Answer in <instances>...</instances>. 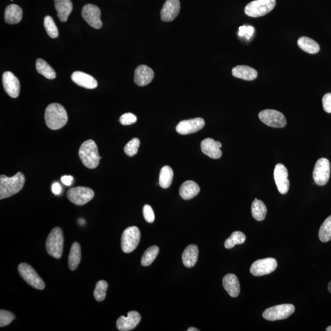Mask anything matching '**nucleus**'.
Returning <instances> with one entry per match:
<instances>
[{
  "label": "nucleus",
  "instance_id": "nucleus-46",
  "mask_svg": "<svg viewBox=\"0 0 331 331\" xmlns=\"http://www.w3.org/2000/svg\"><path fill=\"white\" fill-rule=\"evenodd\" d=\"M188 331H199V330L195 328H189L187 330Z\"/></svg>",
  "mask_w": 331,
  "mask_h": 331
},
{
  "label": "nucleus",
  "instance_id": "nucleus-41",
  "mask_svg": "<svg viewBox=\"0 0 331 331\" xmlns=\"http://www.w3.org/2000/svg\"><path fill=\"white\" fill-rule=\"evenodd\" d=\"M137 117L132 113H126L122 115L120 118V122L123 125H130L135 123Z\"/></svg>",
  "mask_w": 331,
  "mask_h": 331
},
{
  "label": "nucleus",
  "instance_id": "nucleus-11",
  "mask_svg": "<svg viewBox=\"0 0 331 331\" xmlns=\"http://www.w3.org/2000/svg\"><path fill=\"white\" fill-rule=\"evenodd\" d=\"M259 117L263 123L270 127L281 129L286 125L285 117L279 111L265 109L260 112Z\"/></svg>",
  "mask_w": 331,
  "mask_h": 331
},
{
  "label": "nucleus",
  "instance_id": "nucleus-34",
  "mask_svg": "<svg viewBox=\"0 0 331 331\" xmlns=\"http://www.w3.org/2000/svg\"><path fill=\"white\" fill-rule=\"evenodd\" d=\"M246 240V236L241 231H235L232 233L231 236L226 240L225 247L226 249H231L236 245L244 243Z\"/></svg>",
  "mask_w": 331,
  "mask_h": 331
},
{
  "label": "nucleus",
  "instance_id": "nucleus-36",
  "mask_svg": "<svg viewBox=\"0 0 331 331\" xmlns=\"http://www.w3.org/2000/svg\"><path fill=\"white\" fill-rule=\"evenodd\" d=\"M44 28L51 38H57L59 36V30L53 18L47 15L44 20Z\"/></svg>",
  "mask_w": 331,
  "mask_h": 331
},
{
  "label": "nucleus",
  "instance_id": "nucleus-14",
  "mask_svg": "<svg viewBox=\"0 0 331 331\" xmlns=\"http://www.w3.org/2000/svg\"><path fill=\"white\" fill-rule=\"evenodd\" d=\"M273 177L280 194L281 195L287 194L290 189V181L288 180V173L286 167L282 164H277L273 172Z\"/></svg>",
  "mask_w": 331,
  "mask_h": 331
},
{
  "label": "nucleus",
  "instance_id": "nucleus-47",
  "mask_svg": "<svg viewBox=\"0 0 331 331\" xmlns=\"http://www.w3.org/2000/svg\"><path fill=\"white\" fill-rule=\"evenodd\" d=\"M328 290H329L330 293H331V281H330L329 284H328Z\"/></svg>",
  "mask_w": 331,
  "mask_h": 331
},
{
  "label": "nucleus",
  "instance_id": "nucleus-35",
  "mask_svg": "<svg viewBox=\"0 0 331 331\" xmlns=\"http://www.w3.org/2000/svg\"><path fill=\"white\" fill-rule=\"evenodd\" d=\"M319 239L323 242H327L331 239V215L326 219L319 231Z\"/></svg>",
  "mask_w": 331,
  "mask_h": 331
},
{
  "label": "nucleus",
  "instance_id": "nucleus-17",
  "mask_svg": "<svg viewBox=\"0 0 331 331\" xmlns=\"http://www.w3.org/2000/svg\"><path fill=\"white\" fill-rule=\"evenodd\" d=\"M141 320V317L137 312L131 311L128 313L127 317L122 316L117 320V329L121 331H131L137 327Z\"/></svg>",
  "mask_w": 331,
  "mask_h": 331
},
{
  "label": "nucleus",
  "instance_id": "nucleus-15",
  "mask_svg": "<svg viewBox=\"0 0 331 331\" xmlns=\"http://www.w3.org/2000/svg\"><path fill=\"white\" fill-rule=\"evenodd\" d=\"M204 126V120L198 117V118L180 122L177 125L176 130L180 134L187 135L199 132Z\"/></svg>",
  "mask_w": 331,
  "mask_h": 331
},
{
  "label": "nucleus",
  "instance_id": "nucleus-9",
  "mask_svg": "<svg viewBox=\"0 0 331 331\" xmlns=\"http://www.w3.org/2000/svg\"><path fill=\"white\" fill-rule=\"evenodd\" d=\"M95 196L92 189L84 187L72 188L67 192L68 199L75 205H83L90 201Z\"/></svg>",
  "mask_w": 331,
  "mask_h": 331
},
{
  "label": "nucleus",
  "instance_id": "nucleus-19",
  "mask_svg": "<svg viewBox=\"0 0 331 331\" xmlns=\"http://www.w3.org/2000/svg\"><path fill=\"white\" fill-rule=\"evenodd\" d=\"M154 78V72L146 65H139L134 71V82L140 87L147 85Z\"/></svg>",
  "mask_w": 331,
  "mask_h": 331
},
{
  "label": "nucleus",
  "instance_id": "nucleus-13",
  "mask_svg": "<svg viewBox=\"0 0 331 331\" xmlns=\"http://www.w3.org/2000/svg\"><path fill=\"white\" fill-rule=\"evenodd\" d=\"M101 10L97 6L92 4L85 5L82 10L83 19L91 27L100 29L103 26L101 20Z\"/></svg>",
  "mask_w": 331,
  "mask_h": 331
},
{
  "label": "nucleus",
  "instance_id": "nucleus-18",
  "mask_svg": "<svg viewBox=\"0 0 331 331\" xmlns=\"http://www.w3.org/2000/svg\"><path fill=\"white\" fill-rule=\"evenodd\" d=\"M181 10L179 0H166L161 10V19L164 22H171L176 19Z\"/></svg>",
  "mask_w": 331,
  "mask_h": 331
},
{
  "label": "nucleus",
  "instance_id": "nucleus-30",
  "mask_svg": "<svg viewBox=\"0 0 331 331\" xmlns=\"http://www.w3.org/2000/svg\"><path fill=\"white\" fill-rule=\"evenodd\" d=\"M252 214L253 217L257 221L265 220L267 213V208L264 202L257 198L253 202L252 205Z\"/></svg>",
  "mask_w": 331,
  "mask_h": 331
},
{
  "label": "nucleus",
  "instance_id": "nucleus-40",
  "mask_svg": "<svg viewBox=\"0 0 331 331\" xmlns=\"http://www.w3.org/2000/svg\"><path fill=\"white\" fill-rule=\"evenodd\" d=\"M143 215L148 223H152L155 220V213L150 205L145 204L143 207Z\"/></svg>",
  "mask_w": 331,
  "mask_h": 331
},
{
  "label": "nucleus",
  "instance_id": "nucleus-24",
  "mask_svg": "<svg viewBox=\"0 0 331 331\" xmlns=\"http://www.w3.org/2000/svg\"><path fill=\"white\" fill-rule=\"evenodd\" d=\"M234 77L245 80H254L258 76V72L254 68L245 65H238L232 69Z\"/></svg>",
  "mask_w": 331,
  "mask_h": 331
},
{
  "label": "nucleus",
  "instance_id": "nucleus-28",
  "mask_svg": "<svg viewBox=\"0 0 331 331\" xmlns=\"http://www.w3.org/2000/svg\"><path fill=\"white\" fill-rule=\"evenodd\" d=\"M298 45L302 51L311 54H317L320 51L319 44L307 36H302L298 41Z\"/></svg>",
  "mask_w": 331,
  "mask_h": 331
},
{
  "label": "nucleus",
  "instance_id": "nucleus-43",
  "mask_svg": "<svg viewBox=\"0 0 331 331\" xmlns=\"http://www.w3.org/2000/svg\"><path fill=\"white\" fill-rule=\"evenodd\" d=\"M323 106L324 110L328 113H331V93H328L323 96Z\"/></svg>",
  "mask_w": 331,
  "mask_h": 331
},
{
  "label": "nucleus",
  "instance_id": "nucleus-21",
  "mask_svg": "<svg viewBox=\"0 0 331 331\" xmlns=\"http://www.w3.org/2000/svg\"><path fill=\"white\" fill-rule=\"evenodd\" d=\"M71 79L75 84L87 89H94L97 87L96 80L88 74L81 71H75L71 75Z\"/></svg>",
  "mask_w": 331,
  "mask_h": 331
},
{
  "label": "nucleus",
  "instance_id": "nucleus-8",
  "mask_svg": "<svg viewBox=\"0 0 331 331\" xmlns=\"http://www.w3.org/2000/svg\"><path fill=\"white\" fill-rule=\"evenodd\" d=\"M18 271L23 280L34 288L42 290L45 288V283L43 280L29 265L21 263L18 266Z\"/></svg>",
  "mask_w": 331,
  "mask_h": 331
},
{
  "label": "nucleus",
  "instance_id": "nucleus-29",
  "mask_svg": "<svg viewBox=\"0 0 331 331\" xmlns=\"http://www.w3.org/2000/svg\"><path fill=\"white\" fill-rule=\"evenodd\" d=\"M81 260V250L77 242H74L72 245L68 257V265L70 270L77 269Z\"/></svg>",
  "mask_w": 331,
  "mask_h": 331
},
{
  "label": "nucleus",
  "instance_id": "nucleus-31",
  "mask_svg": "<svg viewBox=\"0 0 331 331\" xmlns=\"http://www.w3.org/2000/svg\"><path fill=\"white\" fill-rule=\"evenodd\" d=\"M174 176L173 170L170 166H165L161 168L159 177V184L163 189H168L171 186Z\"/></svg>",
  "mask_w": 331,
  "mask_h": 331
},
{
  "label": "nucleus",
  "instance_id": "nucleus-20",
  "mask_svg": "<svg viewBox=\"0 0 331 331\" xmlns=\"http://www.w3.org/2000/svg\"><path fill=\"white\" fill-rule=\"evenodd\" d=\"M221 143L211 139L207 138L203 140L200 144V148L203 153L206 155L211 158L219 159L222 155V152L220 150Z\"/></svg>",
  "mask_w": 331,
  "mask_h": 331
},
{
  "label": "nucleus",
  "instance_id": "nucleus-1",
  "mask_svg": "<svg viewBox=\"0 0 331 331\" xmlns=\"http://www.w3.org/2000/svg\"><path fill=\"white\" fill-rule=\"evenodd\" d=\"M45 121L49 129L52 130L61 129L67 122L66 111L59 103L49 104L46 109Z\"/></svg>",
  "mask_w": 331,
  "mask_h": 331
},
{
  "label": "nucleus",
  "instance_id": "nucleus-42",
  "mask_svg": "<svg viewBox=\"0 0 331 331\" xmlns=\"http://www.w3.org/2000/svg\"><path fill=\"white\" fill-rule=\"evenodd\" d=\"M239 31L238 35L241 37H245L247 39H250V37H252V35L254 33V28L251 27V26H242V27H239Z\"/></svg>",
  "mask_w": 331,
  "mask_h": 331
},
{
  "label": "nucleus",
  "instance_id": "nucleus-37",
  "mask_svg": "<svg viewBox=\"0 0 331 331\" xmlns=\"http://www.w3.org/2000/svg\"><path fill=\"white\" fill-rule=\"evenodd\" d=\"M108 288V284L106 281L100 280L98 281L95 290H94V297H95L96 301L101 302L105 299Z\"/></svg>",
  "mask_w": 331,
  "mask_h": 331
},
{
  "label": "nucleus",
  "instance_id": "nucleus-5",
  "mask_svg": "<svg viewBox=\"0 0 331 331\" xmlns=\"http://www.w3.org/2000/svg\"><path fill=\"white\" fill-rule=\"evenodd\" d=\"M276 0H254L245 7V13L251 17L264 16L274 9Z\"/></svg>",
  "mask_w": 331,
  "mask_h": 331
},
{
  "label": "nucleus",
  "instance_id": "nucleus-27",
  "mask_svg": "<svg viewBox=\"0 0 331 331\" xmlns=\"http://www.w3.org/2000/svg\"><path fill=\"white\" fill-rule=\"evenodd\" d=\"M22 9L17 4L7 6L4 13V20L8 24H16L22 19Z\"/></svg>",
  "mask_w": 331,
  "mask_h": 331
},
{
  "label": "nucleus",
  "instance_id": "nucleus-2",
  "mask_svg": "<svg viewBox=\"0 0 331 331\" xmlns=\"http://www.w3.org/2000/svg\"><path fill=\"white\" fill-rule=\"evenodd\" d=\"M25 178L20 172L15 176L8 177L0 176V199H5L19 193L24 186Z\"/></svg>",
  "mask_w": 331,
  "mask_h": 331
},
{
  "label": "nucleus",
  "instance_id": "nucleus-45",
  "mask_svg": "<svg viewBox=\"0 0 331 331\" xmlns=\"http://www.w3.org/2000/svg\"><path fill=\"white\" fill-rule=\"evenodd\" d=\"M52 191L54 193L55 195H58L61 194L62 191V188L61 185L57 182L54 183L52 186Z\"/></svg>",
  "mask_w": 331,
  "mask_h": 331
},
{
  "label": "nucleus",
  "instance_id": "nucleus-44",
  "mask_svg": "<svg viewBox=\"0 0 331 331\" xmlns=\"http://www.w3.org/2000/svg\"><path fill=\"white\" fill-rule=\"evenodd\" d=\"M73 177L71 176H64L61 178L63 184L66 186H70L72 183Z\"/></svg>",
  "mask_w": 331,
  "mask_h": 331
},
{
  "label": "nucleus",
  "instance_id": "nucleus-38",
  "mask_svg": "<svg viewBox=\"0 0 331 331\" xmlns=\"http://www.w3.org/2000/svg\"><path fill=\"white\" fill-rule=\"evenodd\" d=\"M140 144V140L138 138H133L125 145V153L129 156H133L136 155Z\"/></svg>",
  "mask_w": 331,
  "mask_h": 331
},
{
  "label": "nucleus",
  "instance_id": "nucleus-12",
  "mask_svg": "<svg viewBox=\"0 0 331 331\" xmlns=\"http://www.w3.org/2000/svg\"><path fill=\"white\" fill-rule=\"evenodd\" d=\"M277 267V262L273 258L259 260L253 263L250 267V272L254 276H263L269 274Z\"/></svg>",
  "mask_w": 331,
  "mask_h": 331
},
{
  "label": "nucleus",
  "instance_id": "nucleus-26",
  "mask_svg": "<svg viewBox=\"0 0 331 331\" xmlns=\"http://www.w3.org/2000/svg\"><path fill=\"white\" fill-rule=\"evenodd\" d=\"M54 3L60 20L62 22H66L72 10L71 0H54Z\"/></svg>",
  "mask_w": 331,
  "mask_h": 331
},
{
  "label": "nucleus",
  "instance_id": "nucleus-25",
  "mask_svg": "<svg viewBox=\"0 0 331 331\" xmlns=\"http://www.w3.org/2000/svg\"><path fill=\"white\" fill-rule=\"evenodd\" d=\"M199 249L196 245L192 244L184 250L182 254V262L185 266L191 268L194 266L198 259Z\"/></svg>",
  "mask_w": 331,
  "mask_h": 331
},
{
  "label": "nucleus",
  "instance_id": "nucleus-4",
  "mask_svg": "<svg viewBox=\"0 0 331 331\" xmlns=\"http://www.w3.org/2000/svg\"><path fill=\"white\" fill-rule=\"evenodd\" d=\"M64 234L62 229L59 227L54 228L47 239L46 243L47 252L54 259H61L64 250Z\"/></svg>",
  "mask_w": 331,
  "mask_h": 331
},
{
  "label": "nucleus",
  "instance_id": "nucleus-22",
  "mask_svg": "<svg viewBox=\"0 0 331 331\" xmlns=\"http://www.w3.org/2000/svg\"><path fill=\"white\" fill-rule=\"evenodd\" d=\"M223 286L225 290L233 298H236L239 296L241 288L238 278L233 273H229L224 277Z\"/></svg>",
  "mask_w": 331,
  "mask_h": 331
},
{
  "label": "nucleus",
  "instance_id": "nucleus-48",
  "mask_svg": "<svg viewBox=\"0 0 331 331\" xmlns=\"http://www.w3.org/2000/svg\"><path fill=\"white\" fill-rule=\"evenodd\" d=\"M327 331H331V326H330V327H328L327 328V330H326Z\"/></svg>",
  "mask_w": 331,
  "mask_h": 331
},
{
  "label": "nucleus",
  "instance_id": "nucleus-32",
  "mask_svg": "<svg viewBox=\"0 0 331 331\" xmlns=\"http://www.w3.org/2000/svg\"><path fill=\"white\" fill-rule=\"evenodd\" d=\"M36 68L40 74L47 79H54L56 77V73L54 69L43 59H39L36 61Z\"/></svg>",
  "mask_w": 331,
  "mask_h": 331
},
{
  "label": "nucleus",
  "instance_id": "nucleus-23",
  "mask_svg": "<svg viewBox=\"0 0 331 331\" xmlns=\"http://www.w3.org/2000/svg\"><path fill=\"white\" fill-rule=\"evenodd\" d=\"M200 192V187L196 182L187 181L182 184L179 189V195L182 199L190 200L197 197Z\"/></svg>",
  "mask_w": 331,
  "mask_h": 331
},
{
  "label": "nucleus",
  "instance_id": "nucleus-10",
  "mask_svg": "<svg viewBox=\"0 0 331 331\" xmlns=\"http://www.w3.org/2000/svg\"><path fill=\"white\" fill-rule=\"evenodd\" d=\"M331 172L330 161L327 158L319 159L313 171V179L318 186H323L329 181Z\"/></svg>",
  "mask_w": 331,
  "mask_h": 331
},
{
  "label": "nucleus",
  "instance_id": "nucleus-7",
  "mask_svg": "<svg viewBox=\"0 0 331 331\" xmlns=\"http://www.w3.org/2000/svg\"><path fill=\"white\" fill-rule=\"evenodd\" d=\"M295 311V307L293 304H285L278 305L268 308L263 312V317L269 321H276L286 319Z\"/></svg>",
  "mask_w": 331,
  "mask_h": 331
},
{
  "label": "nucleus",
  "instance_id": "nucleus-16",
  "mask_svg": "<svg viewBox=\"0 0 331 331\" xmlns=\"http://www.w3.org/2000/svg\"><path fill=\"white\" fill-rule=\"evenodd\" d=\"M2 84L4 89L10 97L16 98L19 96L20 89L19 79L12 72L6 71L2 75Z\"/></svg>",
  "mask_w": 331,
  "mask_h": 331
},
{
  "label": "nucleus",
  "instance_id": "nucleus-33",
  "mask_svg": "<svg viewBox=\"0 0 331 331\" xmlns=\"http://www.w3.org/2000/svg\"><path fill=\"white\" fill-rule=\"evenodd\" d=\"M158 247L153 246L149 247L145 250L144 254H143L141 259V265L143 266H148L152 263L154 262L156 257L159 254Z\"/></svg>",
  "mask_w": 331,
  "mask_h": 331
},
{
  "label": "nucleus",
  "instance_id": "nucleus-6",
  "mask_svg": "<svg viewBox=\"0 0 331 331\" xmlns=\"http://www.w3.org/2000/svg\"><path fill=\"white\" fill-rule=\"evenodd\" d=\"M140 240V232L136 226L127 228L122 234L121 246L126 254L133 252L137 248Z\"/></svg>",
  "mask_w": 331,
  "mask_h": 331
},
{
  "label": "nucleus",
  "instance_id": "nucleus-39",
  "mask_svg": "<svg viewBox=\"0 0 331 331\" xmlns=\"http://www.w3.org/2000/svg\"><path fill=\"white\" fill-rule=\"evenodd\" d=\"M15 318L12 313L1 310L0 311V327L2 328L9 325L15 319Z\"/></svg>",
  "mask_w": 331,
  "mask_h": 331
},
{
  "label": "nucleus",
  "instance_id": "nucleus-3",
  "mask_svg": "<svg viewBox=\"0 0 331 331\" xmlns=\"http://www.w3.org/2000/svg\"><path fill=\"white\" fill-rule=\"evenodd\" d=\"M79 155L83 165L89 169L97 168L101 159L99 155L97 145L91 139L83 142L79 148Z\"/></svg>",
  "mask_w": 331,
  "mask_h": 331
}]
</instances>
